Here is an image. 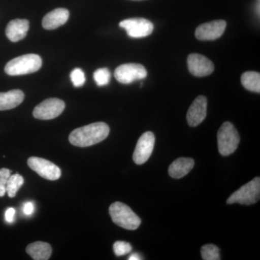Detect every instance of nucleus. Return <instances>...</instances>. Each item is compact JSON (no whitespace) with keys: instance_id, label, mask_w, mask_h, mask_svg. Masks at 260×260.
<instances>
[{"instance_id":"423d86ee","label":"nucleus","mask_w":260,"mask_h":260,"mask_svg":"<svg viewBox=\"0 0 260 260\" xmlns=\"http://www.w3.org/2000/svg\"><path fill=\"white\" fill-rule=\"evenodd\" d=\"M148 73L143 65L129 63L121 64L114 71V77L119 83L130 84L137 80L144 79Z\"/></svg>"},{"instance_id":"4468645a","label":"nucleus","mask_w":260,"mask_h":260,"mask_svg":"<svg viewBox=\"0 0 260 260\" xmlns=\"http://www.w3.org/2000/svg\"><path fill=\"white\" fill-rule=\"evenodd\" d=\"M29 26L30 24L28 20L15 19L8 24L5 34L10 42H18L26 37Z\"/></svg>"},{"instance_id":"7ed1b4c3","label":"nucleus","mask_w":260,"mask_h":260,"mask_svg":"<svg viewBox=\"0 0 260 260\" xmlns=\"http://www.w3.org/2000/svg\"><path fill=\"white\" fill-rule=\"evenodd\" d=\"M109 214L113 222L126 230H136L141 220L128 205L116 202L109 207Z\"/></svg>"},{"instance_id":"393cba45","label":"nucleus","mask_w":260,"mask_h":260,"mask_svg":"<svg viewBox=\"0 0 260 260\" xmlns=\"http://www.w3.org/2000/svg\"><path fill=\"white\" fill-rule=\"evenodd\" d=\"M11 176V171L9 169H0V197H3L6 194V184L8 179Z\"/></svg>"},{"instance_id":"b1692460","label":"nucleus","mask_w":260,"mask_h":260,"mask_svg":"<svg viewBox=\"0 0 260 260\" xmlns=\"http://www.w3.org/2000/svg\"><path fill=\"white\" fill-rule=\"evenodd\" d=\"M70 79L73 85L76 88L83 86L85 82V76L84 72L80 68H75L70 74Z\"/></svg>"},{"instance_id":"6e6552de","label":"nucleus","mask_w":260,"mask_h":260,"mask_svg":"<svg viewBox=\"0 0 260 260\" xmlns=\"http://www.w3.org/2000/svg\"><path fill=\"white\" fill-rule=\"evenodd\" d=\"M119 26L126 30L129 37L139 39L148 37L153 31V24L145 18H129L122 20Z\"/></svg>"},{"instance_id":"5701e85b","label":"nucleus","mask_w":260,"mask_h":260,"mask_svg":"<svg viewBox=\"0 0 260 260\" xmlns=\"http://www.w3.org/2000/svg\"><path fill=\"white\" fill-rule=\"evenodd\" d=\"M114 253L116 256H121L126 255L131 252L133 247L129 243L122 242V241H118L114 243L113 245Z\"/></svg>"},{"instance_id":"ddd939ff","label":"nucleus","mask_w":260,"mask_h":260,"mask_svg":"<svg viewBox=\"0 0 260 260\" xmlns=\"http://www.w3.org/2000/svg\"><path fill=\"white\" fill-rule=\"evenodd\" d=\"M208 100L203 95H200L193 102L186 114V120L191 126H197L201 124L207 115Z\"/></svg>"},{"instance_id":"f257e3e1","label":"nucleus","mask_w":260,"mask_h":260,"mask_svg":"<svg viewBox=\"0 0 260 260\" xmlns=\"http://www.w3.org/2000/svg\"><path fill=\"white\" fill-rule=\"evenodd\" d=\"M109 131V126L106 123H92L73 130L69 136L70 143L82 148L92 146L105 140Z\"/></svg>"},{"instance_id":"dca6fc26","label":"nucleus","mask_w":260,"mask_h":260,"mask_svg":"<svg viewBox=\"0 0 260 260\" xmlns=\"http://www.w3.org/2000/svg\"><path fill=\"white\" fill-rule=\"evenodd\" d=\"M194 166V161L192 158H177L169 168V175L174 179H180L189 174Z\"/></svg>"},{"instance_id":"aec40b11","label":"nucleus","mask_w":260,"mask_h":260,"mask_svg":"<svg viewBox=\"0 0 260 260\" xmlns=\"http://www.w3.org/2000/svg\"><path fill=\"white\" fill-rule=\"evenodd\" d=\"M24 183L23 177L16 174L10 176L6 184V193L10 198H15L17 192Z\"/></svg>"},{"instance_id":"a211bd4d","label":"nucleus","mask_w":260,"mask_h":260,"mask_svg":"<svg viewBox=\"0 0 260 260\" xmlns=\"http://www.w3.org/2000/svg\"><path fill=\"white\" fill-rule=\"evenodd\" d=\"M26 252L35 260H47L51 256L52 249L50 244L43 242H37L29 244Z\"/></svg>"},{"instance_id":"9d476101","label":"nucleus","mask_w":260,"mask_h":260,"mask_svg":"<svg viewBox=\"0 0 260 260\" xmlns=\"http://www.w3.org/2000/svg\"><path fill=\"white\" fill-rule=\"evenodd\" d=\"M155 145V135L151 132H146L141 135L133 153V160L138 165L145 164L151 156Z\"/></svg>"},{"instance_id":"f3484780","label":"nucleus","mask_w":260,"mask_h":260,"mask_svg":"<svg viewBox=\"0 0 260 260\" xmlns=\"http://www.w3.org/2000/svg\"><path fill=\"white\" fill-rule=\"evenodd\" d=\"M24 98L25 95L20 90H12L6 93H0V111L14 109L23 102Z\"/></svg>"},{"instance_id":"9b49d317","label":"nucleus","mask_w":260,"mask_h":260,"mask_svg":"<svg viewBox=\"0 0 260 260\" xmlns=\"http://www.w3.org/2000/svg\"><path fill=\"white\" fill-rule=\"evenodd\" d=\"M188 69L195 77H206L213 73L214 64L208 58L202 54H189L187 58Z\"/></svg>"},{"instance_id":"0eeeda50","label":"nucleus","mask_w":260,"mask_h":260,"mask_svg":"<svg viewBox=\"0 0 260 260\" xmlns=\"http://www.w3.org/2000/svg\"><path fill=\"white\" fill-rule=\"evenodd\" d=\"M64 108V102L61 99H48L35 107L32 115L36 119L49 120L60 115Z\"/></svg>"},{"instance_id":"1a4fd4ad","label":"nucleus","mask_w":260,"mask_h":260,"mask_svg":"<svg viewBox=\"0 0 260 260\" xmlns=\"http://www.w3.org/2000/svg\"><path fill=\"white\" fill-rule=\"evenodd\" d=\"M28 165L40 177L48 180H57L61 177L60 169L55 164L46 159L30 157L28 160Z\"/></svg>"},{"instance_id":"a878e982","label":"nucleus","mask_w":260,"mask_h":260,"mask_svg":"<svg viewBox=\"0 0 260 260\" xmlns=\"http://www.w3.org/2000/svg\"><path fill=\"white\" fill-rule=\"evenodd\" d=\"M15 210L13 208H9L5 212V220L8 223H13L14 220Z\"/></svg>"},{"instance_id":"6ab92c4d","label":"nucleus","mask_w":260,"mask_h":260,"mask_svg":"<svg viewBox=\"0 0 260 260\" xmlns=\"http://www.w3.org/2000/svg\"><path fill=\"white\" fill-rule=\"evenodd\" d=\"M241 81L244 88L249 91L260 93V74L254 71L246 72L242 75Z\"/></svg>"},{"instance_id":"20e7f679","label":"nucleus","mask_w":260,"mask_h":260,"mask_svg":"<svg viewBox=\"0 0 260 260\" xmlns=\"http://www.w3.org/2000/svg\"><path fill=\"white\" fill-rule=\"evenodd\" d=\"M240 142V137L232 123L225 121L218 132L219 153L223 156L231 155L236 151Z\"/></svg>"},{"instance_id":"cd10ccee","label":"nucleus","mask_w":260,"mask_h":260,"mask_svg":"<svg viewBox=\"0 0 260 260\" xmlns=\"http://www.w3.org/2000/svg\"><path fill=\"white\" fill-rule=\"evenodd\" d=\"M129 260H140L143 259V258L141 257V256L138 253H133L131 255L129 256V257L128 258Z\"/></svg>"},{"instance_id":"bb28decb","label":"nucleus","mask_w":260,"mask_h":260,"mask_svg":"<svg viewBox=\"0 0 260 260\" xmlns=\"http://www.w3.org/2000/svg\"><path fill=\"white\" fill-rule=\"evenodd\" d=\"M34 211V205L31 202H28L24 205L23 212L26 215H32Z\"/></svg>"},{"instance_id":"4be33fe9","label":"nucleus","mask_w":260,"mask_h":260,"mask_svg":"<svg viewBox=\"0 0 260 260\" xmlns=\"http://www.w3.org/2000/svg\"><path fill=\"white\" fill-rule=\"evenodd\" d=\"M94 80L98 86H104L109 84L111 79V73L107 68H100L95 70L93 74Z\"/></svg>"},{"instance_id":"2eb2a0df","label":"nucleus","mask_w":260,"mask_h":260,"mask_svg":"<svg viewBox=\"0 0 260 260\" xmlns=\"http://www.w3.org/2000/svg\"><path fill=\"white\" fill-rule=\"evenodd\" d=\"M69 16V11L64 8H57L52 10L43 19V27L47 30H54L66 23Z\"/></svg>"},{"instance_id":"412c9836","label":"nucleus","mask_w":260,"mask_h":260,"mask_svg":"<svg viewBox=\"0 0 260 260\" xmlns=\"http://www.w3.org/2000/svg\"><path fill=\"white\" fill-rule=\"evenodd\" d=\"M201 255L204 260H220V249L215 244H206L202 246Z\"/></svg>"},{"instance_id":"f8f14e48","label":"nucleus","mask_w":260,"mask_h":260,"mask_svg":"<svg viewBox=\"0 0 260 260\" xmlns=\"http://www.w3.org/2000/svg\"><path fill=\"white\" fill-rule=\"evenodd\" d=\"M227 23L225 20H214L202 24L195 31V37L200 41H213L223 35Z\"/></svg>"},{"instance_id":"f03ea898","label":"nucleus","mask_w":260,"mask_h":260,"mask_svg":"<svg viewBox=\"0 0 260 260\" xmlns=\"http://www.w3.org/2000/svg\"><path fill=\"white\" fill-rule=\"evenodd\" d=\"M42 59L35 54L18 56L10 60L5 68V73L10 76H18L36 73L42 68Z\"/></svg>"},{"instance_id":"c85d7f7f","label":"nucleus","mask_w":260,"mask_h":260,"mask_svg":"<svg viewBox=\"0 0 260 260\" xmlns=\"http://www.w3.org/2000/svg\"><path fill=\"white\" fill-rule=\"evenodd\" d=\"M255 9L256 13H257L258 15H259V3L256 5Z\"/></svg>"},{"instance_id":"39448f33","label":"nucleus","mask_w":260,"mask_h":260,"mask_svg":"<svg viewBox=\"0 0 260 260\" xmlns=\"http://www.w3.org/2000/svg\"><path fill=\"white\" fill-rule=\"evenodd\" d=\"M260 197V178L255 177L244 184L240 189L234 193L227 200V204L249 205L257 203Z\"/></svg>"}]
</instances>
